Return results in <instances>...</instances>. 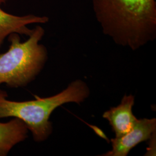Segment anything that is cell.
Instances as JSON below:
<instances>
[{
	"mask_svg": "<svg viewBox=\"0 0 156 156\" xmlns=\"http://www.w3.org/2000/svg\"><path fill=\"white\" fill-rule=\"evenodd\" d=\"M103 33L117 45L137 50L156 37L155 0H93Z\"/></svg>",
	"mask_w": 156,
	"mask_h": 156,
	"instance_id": "obj_1",
	"label": "cell"
},
{
	"mask_svg": "<svg viewBox=\"0 0 156 156\" xmlns=\"http://www.w3.org/2000/svg\"><path fill=\"white\" fill-rule=\"evenodd\" d=\"M90 93L89 86L82 80L73 81L57 94L46 98L36 97V100L27 101L9 100L7 93L0 90V119L12 117L21 120L35 142H44L53 132L49 120L53 112L67 103L80 104L89 97Z\"/></svg>",
	"mask_w": 156,
	"mask_h": 156,
	"instance_id": "obj_2",
	"label": "cell"
},
{
	"mask_svg": "<svg viewBox=\"0 0 156 156\" xmlns=\"http://www.w3.org/2000/svg\"><path fill=\"white\" fill-rule=\"evenodd\" d=\"M44 34V29L37 26L25 42H21L18 34L9 35V48L0 54V85L23 87L35 79L48 60L46 47L39 43Z\"/></svg>",
	"mask_w": 156,
	"mask_h": 156,
	"instance_id": "obj_3",
	"label": "cell"
},
{
	"mask_svg": "<svg viewBox=\"0 0 156 156\" xmlns=\"http://www.w3.org/2000/svg\"><path fill=\"white\" fill-rule=\"evenodd\" d=\"M156 119H138L133 128L120 137L112 139L111 151L104 156H127L134 147L140 143L151 140L156 134Z\"/></svg>",
	"mask_w": 156,
	"mask_h": 156,
	"instance_id": "obj_4",
	"label": "cell"
},
{
	"mask_svg": "<svg viewBox=\"0 0 156 156\" xmlns=\"http://www.w3.org/2000/svg\"><path fill=\"white\" fill-rule=\"evenodd\" d=\"M134 101V95H125L118 106L111 108L103 114L102 117L109 122L115 137L127 133L136 122L138 119L133 113Z\"/></svg>",
	"mask_w": 156,
	"mask_h": 156,
	"instance_id": "obj_5",
	"label": "cell"
},
{
	"mask_svg": "<svg viewBox=\"0 0 156 156\" xmlns=\"http://www.w3.org/2000/svg\"><path fill=\"white\" fill-rule=\"evenodd\" d=\"M49 22L46 16L28 15L18 16L8 13L0 8V46L11 34L17 33L30 36L33 31L27 26L34 23L45 24Z\"/></svg>",
	"mask_w": 156,
	"mask_h": 156,
	"instance_id": "obj_6",
	"label": "cell"
},
{
	"mask_svg": "<svg viewBox=\"0 0 156 156\" xmlns=\"http://www.w3.org/2000/svg\"><path fill=\"white\" fill-rule=\"evenodd\" d=\"M26 124L17 118L7 123L0 122V156H6L17 144L28 136Z\"/></svg>",
	"mask_w": 156,
	"mask_h": 156,
	"instance_id": "obj_7",
	"label": "cell"
},
{
	"mask_svg": "<svg viewBox=\"0 0 156 156\" xmlns=\"http://www.w3.org/2000/svg\"><path fill=\"white\" fill-rule=\"evenodd\" d=\"M6 1H7V0H0V5H1V4L5 3Z\"/></svg>",
	"mask_w": 156,
	"mask_h": 156,
	"instance_id": "obj_8",
	"label": "cell"
}]
</instances>
